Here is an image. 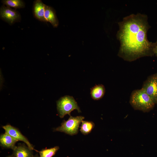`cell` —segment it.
<instances>
[{"label":"cell","instance_id":"cell-1","mask_svg":"<svg viewBox=\"0 0 157 157\" xmlns=\"http://www.w3.org/2000/svg\"><path fill=\"white\" fill-rule=\"evenodd\" d=\"M118 24L117 36L120 44L118 53L119 57L132 61L154 55V49L157 43L148 40L147 33L150 26L146 15L132 14L124 18Z\"/></svg>","mask_w":157,"mask_h":157},{"label":"cell","instance_id":"cell-2","mask_svg":"<svg viewBox=\"0 0 157 157\" xmlns=\"http://www.w3.org/2000/svg\"><path fill=\"white\" fill-rule=\"evenodd\" d=\"M130 101L134 108L144 111L151 110L155 104L151 98L142 88L133 91Z\"/></svg>","mask_w":157,"mask_h":157},{"label":"cell","instance_id":"cell-3","mask_svg":"<svg viewBox=\"0 0 157 157\" xmlns=\"http://www.w3.org/2000/svg\"><path fill=\"white\" fill-rule=\"evenodd\" d=\"M57 106L58 115L61 118L67 114L71 116V112L75 109L81 112L77 102L72 96L66 95L61 97L57 101Z\"/></svg>","mask_w":157,"mask_h":157},{"label":"cell","instance_id":"cell-4","mask_svg":"<svg viewBox=\"0 0 157 157\" xmlns=\"http://www.w3.org/2000/svg\"><path fill=\"white\" fill-rule=\"evenodd\" d=\"M84 118L82 116L73 117L70 116L67 120H64L61 126L56 128L54 131L64 132L71 135H76L78 132L80 123Z\"/></svg>","mask_w":157,"mask_h":157},{"label":"cell","instance_id":"cell-5","mask_svg":"<svg viewBox=\"0 0 157 157\" xmlns=\"http://www.w3.org/2000/svg\"><path fill=\"white\" fill-rule=\"evenodd\" d=\"M157 104V73L149 76L144 82L141 88Z\"/></svg>","mask_w":157,"mask_h":157},{"label":"cell","instance_id":"cell-6","mask_svg":"<svg viewBox=\"0 0 157 157\" xmlns=\"http://www.w3.org/2000/svg\"><path fill=\"white\" fill-rule=\"evenodd\" d=\"M0 16L1 19L10 25L21 19V16L18 11L4 6H1L0 8Z\"/></svg>","mask_w":157,"mask_h":157},{"label":"cell","instance_id":"cell-7","mask_svg":"<svg viewBox=\"0 0 157 157\" xmlns=\"http://www.w3.org/2000/svg\"><path fill=\"white\" fill-rule=\"evenodd\" d=\"M5 132L9 134L17 141H21L25 142L30 149L34 150L32 145L31 144L27 139L23 135L17 128L11 125L8 124L2 127Z\"/></svg>","mask_w":157,"mask_h":157},{"label":"cell","instance_id":"cell-8","mask_svg":"<svg viewBox=\"0 0 157 157\" xmlns=\"http://www.w3.org/2000/svg\"><path fill=\"white\" fill-rule=\"evenodd\" d=\"M44 4L40 0H35L33 6V12L34 16L38 20L46 22L44 17Z\"/></svg>","mask_w":157,"mask_h":157},{"label":"cell","instance_id":"cell-9","mask_svg":"<svg viewBox=\"0 0 157 157\" xmlns=\"http://www.w3.org/2000/svg\"><path fill=\"white\" fill-rule=\"evenodd\" d=\"M14 157H33L32 150L24 145L16 146L13 149Z\"/></svg>","mask_w":157,"mask_h":157},{"label":"cell","instance_id":"cell-10","mask_svg":"<svg viewBox=\"0 0 157 157\" xmlns=\"http://www.w3.org/2000/svg\"><path fill=\"white\" fill-rule=\"evenodd\" d=\"M44 17L47 22H49L54 27H58V21L54 10L51 7L45 5Z\"/></svg>","mask_w":157,"mask_h":157},{"label":"cell","instance_id":"cell-11","mask_svg":"<svg viewBox=\"0 0 157 157\" xmlns=\"http://www.w3.org/2000/svg\"><path fill=\"white\" fill-rule=\"evenodd\" d=\"M17 141L6 132L0 135V145L4 148L11 149L13 150L16 146L15 144Z\"/></svg>","mask_w":157,"mask_h":157},{"label":"cell","instance_id":"cell-12","mask_svg":"<svg viewBox=\"0 0 157 157\" xmlns=\"http://www.w3.org/2000/svg\"><path fill=\"white\" fill-rule=\"evenodd\" d=\"M105 92L104 86L102 84L96 85L91 89L90 94L92 98L95 100L101 99Z\"/></svg>","mask_w":157,"mask_h":157},{"label":"cell","instance_id":"cell-13","mask_svg":"<svg viewBox=\"0 0 157 157\" xmlns=\"http://www.w3.org/2000/svg\"><path fill=\"white\" fill-rule=\"evenodd\" d=\"M1 2L6 6L15 9L23 8L25 7L24 3L21 0H3L1 1Z\"/></svg>","mask_w":157,"mask_h":157},{"label":"cell","instance_id":"cell-14","mask_svg":"<svg viewBox=\"0 0 157 157\" xmlns=\"http://www.w3.org/2000/svg\"><path fill=\"white\" fill-rule=\"evenodd\" d=\"M81 123L80 131L84 135H87L90 133L95 126L94 123L92 121L83 120Z\"/></svg>","mask_w":157,"mask_h":157},{"label":"cell","instance_id":"cell-15","mask_svg":"<svg viewBox=\"0 0 157 157\" xmlns=\"http://www.w3.org/2000/svg\"><path fill=\"white\" fill-rule=\"evenodd\" d=\"M59 149L58 146H56L49 149H42L39 152L40 157H52Z\"/></svg>","mask_w":157,"mask_h":157},{"label":"cell","instance_id":"cell-16","mask_svg":"<svg viewBox=\"0 0 157 157\" xmlns=\"http://www.w3.org/2000/svg\"><path fill=\"white\" fill-rule=\"evenodd\" d=\"M154 55L157 57V43L154 48Z\"/></svg>","mask_w":157,"mask_h":157},{"label":"cell","instance_id":"cell-17","mask_svg":"<svg viewBox=\"0 0 157 157\" xmlns=\"http://www.w3.org/2000/svg\"><path fill=\"white\" fill-rule=\"evenodd\" d=\"M33 157H40V156H39L38 155H36L33 156Z\"/></svg>","mask_w":157,"mask_h":157},{"label":"cell","instance_id":"cell-18","mask_svg":"<svg viewBox=\"0 0 157 157\" xmlns=\"http://www.w3.org/2000/svg\"><path fill=\"white\" fill-rule=\"evenodd\" d=\"M7 157H14L13 155H11V156H7Z\"/></svg>","mask_w":157,"mask_h":157},{"label":"cell","instance_id":"cell-19","mask_svg":"<svg viewBox=\"0 0 157 157\" xmlns=\"http://www.w3.org/2000/svg\"><path fill=\"white\" fill-rule=\"evenodd\" d=\"M156 43H157V41H156Z\"/></svg>","mask_w":157,"mask_h":157}]
</instances>
